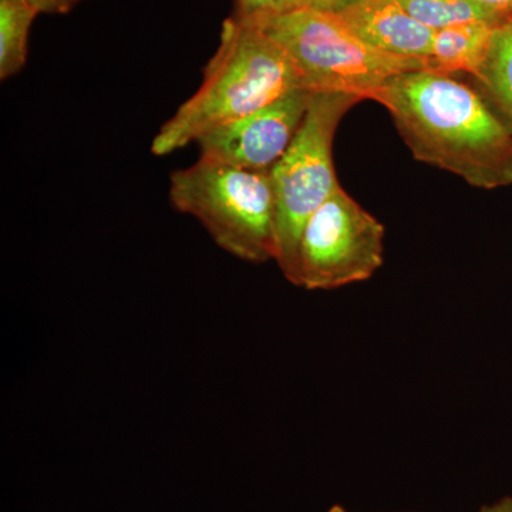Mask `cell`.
<instances>
[{"mask_svg":"<svg viewBox=\"0 0 512 512\" xmlns=\"http://www.w3.org/2000/svg\"><path fill=\"white\" fill-rule=\"evenodd\" d=\"M392 116L416 160L481 190L512 184V131L480 90L453 74L393 77L372 99Z\"/></svg>","mask_w":512,"mask_h":512,"instance_id":"obj_1","label":"cell"},{"mask_svg":"<svg viewBox=\"0 0 512 512\" xmlns=\"http://www.w3.org/2000/svg\"><path fill=\"white\" fill-rule=\"evenodd\" d=\"M480 512H512V497L500 498L493 504L484 505Z\"/></svg>","mask_w":512,"mask_h":512,"instance_id":"obj_17","label":"cell"},{"mask_svg":"<svg viewBox=\"0 0 512 512\" xmlns=\"http://www.w3.org/2000/svg\"><path fill=\"white\" fill-rule=\"evenodd\" d=\"M175 210L201 222L218 247L241 261H275V195L271 174L200 158L170 177Z\"/></svg>","mask_w":512,"mask_h":512,"instance_id":"obj_4","label":"cell"},{"mask_svg":"<svg viewBox=\"0 0 512 512\" xmlns=\"http://www.w3.org/2000/svg\"><path fill=\"white\" fill-rule=\"evenodd\" d=\"M474 79L495 113L512 131V20L495 28L487 57Z\"/></svg>","mask_w":512,"mask_h":512,"instance_id":"obj_10","label":"cell"},{"mask_svg":"<svg viewBox=\"0 0 512 512\" xmlns=\"http://www.w3.org/2000/svg\"><path fill=\"white\" fill-rule=\"evenodd\" d=\"M296 89L305 87L284 47L255 23L231 16L222 25L200 89L165 121L151 151L167 156Z\"/></svg>","mask_w":512,"mask_h":512,"instance_id":"obj_2","label":"cell"},{"mask_svg":"<svg viewBox=\"0 0 512 512\" xmlns=\"http://www.w3.org/2000/svg\"><path fill=\"white\" fill-rule=\"evenodd\" d=\"M251 23L284 47L303 87L313 93H345L370 100L393 77L429 70L426 60L389 55L370 46L340 13L303 8Z\"/></svg>","mask_w":512,"mask_h":512,"instance_id":"obj_3","label":"cell"},{"mask_svg":"<svg viewBox=\"0 0 512 512\" xmlns=\"http://www.w3.org/2000/svg\"><path fill=\"white\" fill-rule=\"evenodd\" d=\"M477 512H480V511H477Z\"/></svg>","mask_w":512,"mask_h":512,"instance_id":"obj_19","label":"cell"},{"mask_svg":"<svg viewBox=\"0 0 512 512\" xmlns=\"http://www.w3.org/2000/svg\"><path fill=\"white\" fill-rule=\"evenodd\" d=\"M303 8H308V0H235L232 16L244 22H258Z\"/></svg>","mask_w":512,"mask_h":512,"instance_id":"obj_13","label":"cell"},{"mask_svg":"<svg viewBox=\"0 0 512 512\" xmlns=\"http://www.w3.org/2000/svg\"><path fill=\"white\" fill-rule=\"evenodd\" d=\"M355 2L356 0H308V8L340 13Z\"/></svg>","mask_w":512,"mask_h":512,"instance_id":"obj_16","label":"cell"},{"mask_svg":"<svg viewBox=\"0 0 512 512\" xmlns=\"http://www.w3.org/2000/svg\"><path fill=\"white\" fill-rule=\"evenodd\" d=\"M326 512H352V511L346 510V508L342 507V505L336 504V505H332V507H330L329 510Z\"/></svg>","mask_w":512,"mask_h":512,"instance_id":"obj_18","label":"cell"},{"mask_svg":"<svg viewBox=\"0 0 512 512\" xmlns=\"http://www.w3.org/2000/svg\"><path fill=\"white\" fill-rule=\"evenodd\" d=\"M400 3L421 25L434 32L468 22L503 23L476 0H400Z\"/></svg>","mask_w":512,"mask_h":512,"instance_id":"obj_12","label":"cell"},{"mask_svg":"<svg viewBox=\"0 0 512 512\" xmlns=\"http://www.w3.org/2000/svg\"><path fill=\"white\" fill-rule=\"evenodd\" d=\"M39 13L30 0H0V79L8 80L25 67L30 29Z\"/></svg>","mask_w":512,"mask_h":512,"instance_id":"obj_11","label":"cell"},{"mask_svg":"<svg viewBox=\"0 0 512 512\" xmlns=\"http://www.w3.org/2000/svg\"><path fill=\"white\" fill-rule=\"evenodd\" d=\"M490 22H468L434 32L429 70L454 74L463 72L476 77L483 66L494 30Z\"/></svg>","mask_w":512,"mask_h":512,"instance_id":"obj_9","label":"cell"},{"mask_svg":"<svg viewBox=\"0 0 512 512\" xmlns=\"http://www.w3.org/2000/svg\"><path fill=\"white\" fill-rule=\"evenodd\" d=\"M386 228L342 185L306 222L298 254V284L332 291L369 281L384 262Z\"/></svg>","mask_w":512,"mask_h":512,"instance_id":"obj_6","label":"cell"},{"mask_svg":"<svg viewBox=\"0 0 512 512\" xmlns=\"http://www.w3.org/2000/svg\"><path fill=\"white\" fill-rule=\"evenodd\" d=\"M340 15L370 46L429 63L434 30L414 19L400 0H356Z\"/></svg>","mask_w":512,"mask_h":512,"instance_id":"obj_8","label":"cell"},{"mask_svg":"<svg viewBox=\"0 0 512 512\" xmlns=\"http://www.w3.org/2000/svg\"><path fill=\"white\" fill-rule=\"evenodd\" d=\"M476 2L490 9L503 22L512 20V0H476Z\"/></svg>","mask_w":512,"mask_h":512,"instance_id":"obj_15","label":"cell"},{"mask_svg":"<svg viewBox=\"0 0 512 512\" xmlns=\"http://www.w3.org/2000/svg\"><path fill=\"white\" fill-rule=\"evenodd\" d=\"M40 13L47 15H64L70 12L74 6L79 5L82 0H30Z\"/></svg>","mask_w":512,"mask_h":512,"instance_id":"obj_14","label":"cell"},{"mask_svg":"<svg viewBox=\"0 0 512 512\" xmlns=\"http://www.w3.org/2000/svg\"><path fill=\"white\" fill-rule=\"evenodd\" d=\"M360 101L353 94H313L298 136L269 173L275 195V262L292 285L298 284L299 244L306 222L340 185L333 165L336 131Z\"/></svg>","mask_w":512,"mask_h":512,"instance_id":"obj_5","label":"cell"},{"mask_svg":"<svg viewBox=\"0 0 512 512\" xmlns=\"http://www.w3.org/2000/svg\"><path fill=\"white\" fill-rule=\"evenodd\" d=\"M313 94L308 89L292 90L248 116L212 128L198 138L200 158L271 173L298 136Z\"/></svg>","mask_w":512,"mask_h":512,"instance_id":"obj_7","label":"cell"}]
</instances>
